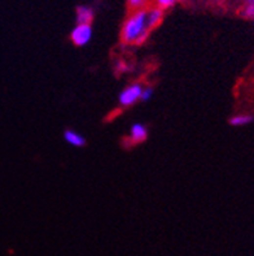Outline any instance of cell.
<instances>
[{
    "label": "cell",
    "mask_w": 254,
    "mask_h": 256,
    "mask_svg": "<svg viewBox=\"0 0 254 256\" xmlns=\"http://www.w3.org/2000/svg\"><path fill=\"white\" fill-rule=\"evenodd\" d=\"M153 94H155V89H153V87H151V86L144 87L143 93H141V98H140V102L151 101L152 97H153Z\"/></svg>",
    "instance_id": "obj_10"
},
{
    "label": "cell",
    "mask_w": 254,
    "mask_h": 256,
    "mask_svg": "<svg viewBox=\"0 0 254 256\" xmlns=\"http://www.w3.org/2000/svg\"><path fill=\"white\" fill-rule=\"evenodd\" d=\"M162 19H163V9L159 7L151 8L147 13V25L149 27V30H153L155 27L161 24Z\"/></svg>",
    "instance_id": "obj_7"
},
{
    "label": "cell",
    "mask_w": 254,
    "mask_h": 256,
    "mask_svg": "<svg viewBox=\"0 0 254 256\" xmlns=\"http://www.w3.org/2000/svg\"><path fill=\"white\" fill-rule=\"evenodd\" d=\"M147 9L135 11L122 26V41L126 45L141 46L148 41L151 30L147 25Z\"/></svg>",
    "instance_id": "obj_1"
},
{
    "label": "cell",
    "mask_w": 254,
    "mask_h": 256,
    "mask_svg": "<svg viewBox=\"0 0 254 256\" xmlns=\"http://www.w3.org/2000/svg\"><path fill=\"white\" fill-rule=\"evenodd\" d=\"M177 1L178 0H156L157 7L161 8V9H169V8L173 7Z\"/></svg>",
    "instance_id": "obj_12"
},
{
    "label": "cell",
    "mask_w": 254,
    "mask_h": 256,
    "mask_svg": "<svg viewBox=\"0 0 254 256\" xmlns=\"http://www.w3.org/2000/svg\"><path fill=\"white\" fill-rule=\"evenodd\" d=\"M95 12L89 5H78L75 9V21L77 24H83V25H91Z\"/></svg>",
    "instance_id": "obj_4"
},
{
    "label": "cell",
    "mask_w": 254,
    "mask_h": 256,
    "mask_svg": "<svg viewBox=\"0 0 254 256\" xmlns=\"http://www.w3.org/2000/svg\"><path fill=\"white\" fill-rule=\"evenodd\" d=\"M254 121V116L249 115V113H239V115H233L230 119V125L233 128H241L247 127L249 124Z\"/></svg>",
    "instance_id": "obj_8"
},
{
    "label": "cell",
    "mask_w": 254,
    "mask_h": 256,
    "mask_svg": "<svg viewBox=\"0 0 254 256\" xmlns=\"http://www.w3.org/2000/svg\"><path fill=\"white\" fill-rule=\"evenodd\" d=\"M143 85L139 82H134L131 85L126 86L125 89L122 90L118 97V103L123 108L133 107L134 104L140 102L141 93H143Z\"/></svg>",
    "instance_id": "obj_2"
},
{
    "label": "cell",
    "mask_w": 254,
    "mask_h": 256,
    "mask_svg": "<svg viewBox=\"0 0 254 256\" xmlns=\"http://www.w3.org/2000/svg\"><path fill=\"white\" fill-rule=\"evenodd\" d=\"M148 134H149L148 133V128L144 124H134L131 129H130V142H133V143H141V142L147 141Z\"/></svg>",
    "instance_id": "obj_5"
},
{
    "label": "cell",
    "mask_w": 254,
    "mask_h": 256,
    "mask_svg": "<svg viewBox=\"0 0 254 256\" xmlns=\"http://www.w3.org/2000/svg\"><path fill=\"white\" fill-rule=\"evenodd\" d=\"M241 16L248 20H254V0H245Z\"/></svg>",
    "instance_id": "obj_9"
},
{
    "label": "cell",
    "mask_w": 254,
    "mask_h": 256,
    "mask_svg": "<svg viewBox=\"0 0 254 256\" xmlns=\"http://www.w3.org/2000/svg\"><path fill=\"white\" fill-rule=\"evenodd\" d=\"M64 139H65V142L69 143L70 146H74V147H78V149L85 147V146L87 145L86 138L83 137L81 133H78V131L71 129H67L64 131Z\"/></svg>",
    "instance_id": "obj_6"
},
{
    "label": "cell",
    "mask_w": 254,
    "mask_h": 256,
    "mask_svg": "<svg viewBox=\"0 0 254 256\" xmlns=\"http://www.w3.org/2000/svg\"><path fill=\"white\" fill-rule=\"evenodd\" d=\"M127 3H129V7L131 9L139 11V9H143V7L147 3V0H127Z\"/></svg>",
    "instance_id": "obj_11"
},
{
    "label": "cell",
    "mask_w": 254,
    "mask_h": 256,
    "mask_svg": "<svg viewBox=\"0 0 254 256\" xmlns=\"http://www.w3.org/2000/svg\"><path fill=\"white\" fill-rule=\"evenodd\" d=\"M70 38H71V42L74 45L78 47L89 45L90 41L92 39V26L77 24L70 33Z\"/></svg>",
    "instance_id": "obj_3"
}]
</instances>
